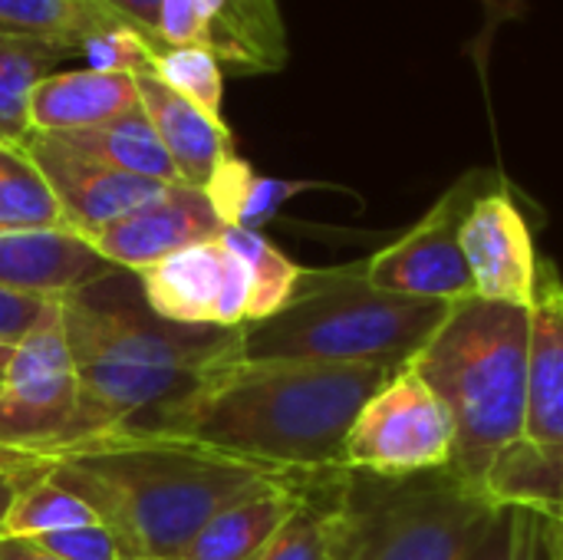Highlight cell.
I'll list each match as a JSON object with an SVG mask.
<instances>
[{
  "instance_id": "6da1fadb",
  "label": "cell",
  "mask_w": 563,
  "mask_h": 560,
  "mask_svg": "<svg viewBox=\"0 0 563 560\" xmlns=\"http://www.w3.org/2000/svg\"><path fill=\"white\" fill-rule=\"evenodd\" d=\"M389 373L386 366L241 360L214 370L195 393L106 432L181 439L277 472L320 475L343 469L346 432Z\"/></svg>"
},
{
  "instance_id": "7a4b0ae2",
  "label": "cell",
  "mask_w": 563,
  "mask_h": 560,
  "mask_svg": "<svg viewBox=\"0 0 563 560\" xmlns=\"http://www.w3.org/2000/svg\"><path fill=\"white\" fill-rule=\"evenodd\" d=\"M0 472L13 482L46 475L79 495L119 538L129 560H181L198 531L241 495L290 479L195 442L102 432L49 455L0 449Z\"/></svg>"
},
{
  "instance_id": "3957f363",
  "label": "cell",
  "mask_w": 563,
  "mask_h": 560,
  "mask_svg": "<svg viewBox=\"0 0 563 560\" xmlns=\"http://www.w3.org/2000/svg\"><path fill=\"white\" fill-rule=\"evenodd\" d=\"M528 347L531 307L468 297L449 307L409 363L452 416V469L478 488L495 462L525 439Z\"/></svg>"
},
{
  "instance_id": "277c9868",
  "label": "cell",
  "mask_w": 563,
  "mask_h": 560,
  "mask_svg": "<svg viewBox=\"0 0 563 560\" xmlns=\"http://www.w3.org/2000/svg\"><path fill=\"white\" fill-rule=\"evenodd\" d=\"M449 307L376 290L363 264L303 271L280 314L241 327V360L399 370L429 343Z\"/></svg>"
},
{
  "instance_id": "5b68a950",
  "label": "cell",
  "mask_w": 563,
  "mask_h": 560,
  "mask_svg": "<svg viewBox=\"0 0 563 560\" xmlns=\"http://www.w3.org/2000/svg\"><path fill=\"white\" fill-rule=\"evenodd\" d=\"M501 502L455 469L340 479L333 560H468Z\"/></svg>"
},
{
  "instance_id": "8992f818",
  "label": "cell",
  "mask_w": 563,
  "mask_h": 560,
  "mask_svg": "<svg viewBox=\"0 0 563 560\" xmlns=\"http://www.w3.org/2000/svg\"><path fill=\"white\" fill-rule=\"evenodd\" d=\"M73 363H125L211 373L241 363V330L168 323L142 297L139 277L119 271L59 297Z\"/></svg>"
},
{
  "instance_id": "52a82bcc",
  "label": "cell",
  "mask_w": 563,
  "mask_h": 560,
  "mask_svg": "<svg viewBox=\"0 0 563 560\" xmlns=\"http://www.w3.org/2000/svg\"><path fill=\"white\" fill-rule=\"evenodd\" d=\"M452 416L432 386L406 363L393 370L356 413L340 465L346 472L406 479L452 469Z\"/></svg>"
},
{
  "instance_id": "ba28073f",
  "label": "cell",
  "mask_w": 563,
  "mask_h": 560,
  "mask_svg": "<svg viewBox=\"0 0 563 560\" xmlns=\"http://www.w3.org/2000/svg\"><path fill=\"white\" fill-rule=\"evenodd\" d=\"M498 178L501 175L488 168L465 172L406 234L363 261L366 281L376 290L416 300L455 304L475 297L472 274L462 254V221L472 201Z\"/></svg>"
},
{
  "instance_id": "9c48e42d",
  "label": "cell",
  "mask_w": 563,
  "mask_h": 560,
  "mask_svg": "<svg viewBox=\"0 0 563 560\" xmlns=\"http://www.w3.org/2000/svg\"><path fill=\"white\" fill-rule=\"evenodd\" d=\"M79 403L76 363L63 330L59 300L20 340L0 373V449L43 452L69 429Z\"/></svg>"
},
{
  "instance_id": "30bf717a",
  "label": "cell",
  "mask_w": 563,
  "mask_h": 560,
  "mask_svg": "<svg viewBox=\"0 0 563 560\" xmlns=\"http://www.w3.org/2000/svg\"><path fill=\"white\" fill-rule=\"evenodd\" d=\"M462 254L475 297L531 307L541 281V257L531 224L505 178L485 188L462 221Z\"/></svg>"
},
{
  "instance_id": "8fae6325",
  "label": "cell",
  "mask_w": 563,
  "mask_h": 560,
  "mask_svg": "<svg viewBox=\"0 0 563 560\" xmlns=\"http://www.w3.org/2000/svg\"><path fill=\"white\" fill-rule=\"evenodd\" d=\"M23 152L33 158L53 198L59 201L66 228L82 238L132 215L135 208L148 201H158L172 188L165 182L129 175L96 158H86L43 132H30V139L23 142Z\"/></svg>"
},
{
  "instance_id": "7c38bea8",
  "label": "cell",
  "mask_w": 563,
  "mask_h": 560,
  "mask_svg": "<svg viewBox=\"0 0 563 560\" xmlns=\"http://www.w3.org/2000/svg\"><path fill=\"white\" fill-rule=\"evenodd\" d=\"M224 221L211 208L208 195L191 185H172L158 201L135 208L132 215L92 231L86 241L119 271H142L181 248L218 241Z\"/></svg>"
},
{
  "instance_id": "4fadbf2b",
  "label": "cell",
  "mask_w": 563,
  "mask_h": 560,
  "mask_svg": "<svg viewBox=\"0 0 563 560\" xmlns=\"http://www.w3.org/2000/svg\"><path fill=\"white\" fill-rule=\"evenodd\" d=\"M119 274L82 234L66 228L0 231V287L59 300Z\"/></svg>"
},
{
  "instance_id": "5bb4252c",
  "label": "cell",
  "mask_w": 563,
  "mask_h": 560,
  "mask_svg": "<svg viewBox=\"0 0 563 560\" xmlns=\"http://www.w3.org/2000/svg\"><path fill=\"white\" fill-rule=\"evenodd\" d=\"M135 89L181 182L191 188H205L211 175L234 155V135L224 119L208 116L205 109L168 89L155 73H139Z\"/></svg>"
},
{
  "instance_id": "9a60e30c",
  "label": "cell",
  "mask_w": 563,
  "mask_h": 560,
  "mask_svg": "<svg viewBox=\"0 0 563 560\" xmlns=\"http://www.w3.org/2000/svg\"><path fill=\"white\" fill-rule=\"evenodd\" d=\"M525 442L563 446V284L554 264H541L531 304Z\"/></svg>"
},
{
  "instance_id": "2e32d148",
  "label": "cell",
  "mask_w": 563,
  "mask_h": 560,
  "mask_svg": "<svg viewBox=\"0 0 563 560\" xmlns=\"http://www.w3.org/2000/svg\"><path fill=\"white\" fill-rule=\"evenodd\" d=\"M313 479L317 475H290L241 495L198 531L181 560H257L297 512Z\"/></svg>"
},
{
  "instance_id": "e0dca14e",
  "label": "cell",
  "mask_w": 563,
  "mask_h": 560,
  "mask_svg": "<svg viewBox=\"0 0 563 560\" xmlns=\"http://www.w3.org/2000/svg\"><path fill=\"white\" fill-rule=\"evenodd\" d=\"M135 76L129 73H99V69H73L49 73L36 83L30 99V125L33 132L56 135L92 129L122 112L139 109Z\"/></svg>"
},
{
  "instance_id": "ac0fdd59",
  "label": "cell",
  "mask_w": 563,
  "mask_h": 560,
  "mask_svg": "<svg viewBox=\"0 0 563 560\" xmlns=\"http://www.w3.org/2000/svg\"><path fill=\"white\" fill-rule=\"evenodd\" d=\"M224 254L221 241H201L135 271L152 314L181 327H214Z\"/></svg>"
},
{
  "instance_id": "d6986e66",
  "label": "cell",
  "mask_w": 563,
  "mask_h": 560,
  "mask_svg": "<svg viewBox=\"0 0 563 560\" xmlns=\"http://www.w3.org/2000/svg\"><path fill=\"white\" fill-rule=\"evenodd\" d=\"M208 13L205 50L238 73H280L290 59L277 0H201Z\"/></svg>"
},
{
  "instance_id": "ffe728a7",
  "label": "cell",
  "mask_w": 563,
  "mask_h": 560,
  "mask_svg": "<svg viewBox=\"0 0 563 560\" xmlns=\"http://www.w3.org/2000/svg\"><path fill=\"white\" fill-rule=\"evenodd\" d=\"M53 139L59 145L86 155V158H96V162L109 165V168L142 175V178H152V182H165V185H185L142 106L132 109V112H122L119 119L92 125V129L56 132Z\"/></svg>"
},
{
  "instance_id": "44dd1931",
  "label": "cell",
  "mask_w": 563,
  "mask_h": 560,
  "mask_svg": "<svg viewBox=\"0 0 563 560\" xmlns=\"http://www.w3.org/2000/svg\"><path fill=\"white\" fill-rule=\"evenodd\" d=\"M109 26L122 23L96 0H0V36L40 40L69 56H79L82 43Z\"/></svg>"
},
{
  "instance_id": "7402d4cb",
  "label": "cell",
  "mask_w": 563,
  "mask_h": 560,
  "mask_svg": "<svg viewBox=\"0 0 563 560\" xmlns=\"http://www.w3.org/2000/svg\"><path fill=\"white\" fill-rule=\"evenodd\" d=\"M317 188L313 182H284V178H267L257 175L251 168V162L231 155L214 175L211 182L201 188L211 201V208L218 211V218L224 221V228H247L257 231L261 224H267L284 201H290L294 195Z\"/></svg>"
},
{
  "instance_id": "603a6c76",
  "label": "cell",
  "mask_w": 563,
  "mask_h": 560,
  "mask_svg": "<svg viewBox=\"0 0 563 560\" xmlns=\"http://www.w3.org/2000/svg\"><path fill=\"white\" fill-rule=\"evenodd\" d=\"M63 56H69L59 46L40 43V40H16L0 36V145L23 149L30 139V99L40 79L49 76V66H56Z\"/></svg>"
},
{
  "instance_id": "cb8c5ba5",
  "label": "cell",
  "mask_w": 563,
  "mask_h": 560,
  "mask_svg": "<svg viewBox=\"0 0 563 560\" xmlns=\"http://www.w3.org/2000/svg\"><path fill=\"white\" fill-rule=\"evenodd\" d=\"M343 469L317 475L287 518V525L274 535V541L257 560H333V528H336V502H340Z\"/></svg>"
},
{
  "instance_id": "d4e9b609",
  "label": "cell",
  "mask_w": 563,
  "mask_h": 560,
  "mask_svg": "<svg viewBox=\"0 0 563 560\" xmlns=\"http://www.w3.org/2000/svg\"><path fill=\"white\" fill-rule=\"evenodd\" d=\"M485 488L498 502L563 508V446H511L488 472Z\"/></svg>"
},
{
  "instance_id": "484cf974",
  "label": "cell",
  "mask_w": 563,
  "mask_h": 560,
  "mask_svg": "<svg viewBox=\"0 0 563 560\" xmlns=\"http://www.w3.org/2000/svg\"><path fill=\"white\" fill-rule=\"evenodd\" d=\"M218 241L231 254H238L247 264V271H251V310H247V323H261V320L280 314L290 304V297H294V290L300 284L303 267L294 264L280 248H274L261 231L224 228L218 234Z\"/></svg>"
},
{
  "instance_id": "4316f807",
  "label": "cell",
  "mask_w": 563,
  "mask_h": 560,
  "mask_svg": "<svg viewBox=\"0 0 563 560\" xmlns=\"http://www.w3.org/2000/svg\"><path fill=\"white\" fill-rule=\"evenodd\" d=\"M89 525H102V521L79 495H73L69 488H63L46 475H26L16 482V495L3 521V535L40 538V535L89 528Z\"/></svg>"
},
{
  "instance_id": "83f0119b",
  "label": "cell",
  "mask_w": 563,
  "mask_h": 560,
  "mask_svg": "<svg viewBox=\"0 0 563 560\" xmlns=\"http://www.w3.org/2000/svg\"><path fill=\"white\" fill-rule=\"evenodd\" d=\"M30 228H66V221L33 158L23 149L0 145V231Z\"/></svg>"
},
{
  "instance_id": "f1b7e54d",
  "label": "cell",
  "mask_w": 563,
  "mask_h": 560,
  "mask_svg": "<svg viewBox=\"0 0 563 560\" xmlns=\"http://www.w3.org/2000/svg\"><path fill=\"white\" fill-rule=\"evenodd\" d=\"M152 73L168 89H175L178 96H185L188 102H195L208 116L221 119L224 76H221V63H218V56L211 50H205V46L158 50L155 59H152Z\"/></svg>"
},
{
  "instance_id": "f546056e",
  "label": "cell",
  "mask_w": 563,
  "mask_h": 560,
  "mask_svg": "<svg viewBox=\"0 0 563 560\" xmlns=\"http://www.w3.org/2000/svg\"><path fill=\"white\" fill-rule=\"evenodd\" d=\"M468 560H548L541 512L531 505L501 502L485 541Z\"/></svg>"
},
{
  "instance_id": "4dcf8cb0",
  "label": "cell",
  "mask_w": 563,
  "mask_h": 560,
  "mask_svg": "<svg viewBox=\"0 0 563 560\" xmlns=\"http://www.w3.org/2000/svg\"><path fill=\"white\" fill-rule=\"evenodd\" d=\"M79 56H86L89 69L139 76V73H152L155 46L129 26H109V30L89 36L82 43Z\"/></svg>"
},
{
  "instance_id": "1f68e13d",
  "label": "cell",
  "mask_w": 563,
  "mask_h": 560,
  "mask_svg": "<svg viewBox=\"0 0 563 560\" xmlns=\"http://www.w3.org/2000/svg\"><path fill=\"white\" fill-rule=\"evenodd\" d=\"M40 548L63 560H125L119 538L106 525H89V528H73V531H56V535H40L33 538Z\"/></svg>"
},
{
  "instance_id": "d6a6232c",
  "label": "cell",
  "mask_w": 563,
  "mask_h": 560,
  "mask_svg": "<svg viewBox=\"0 0 563 560\" xmlns=\"http://www.w3.org/2000/svg\"><path fill=\"white\" fill-rule=\"evenodd\" d=\"M247 310H251V271L238 254L228 251L224 271H221V290H218V304H214V327L241 330L247 323Z\"/></svg>"
},
{
  "instance_id": "836d02e7",
  "label": "cell",
  "mask_w": 563,
  "mask_h": 560,
  "mask_svg": "<svg viewBox=\"0 0 563 560\" xmlns=\"http://www.w3.org/2000/svg\"><path fill=\"white\" fill-rule=\"evenodd\" d=\"M49 304H53L49 297H33L0 287V347H16L20 340H26L43 320V314L49 310Z\"/></svg>"
},
{
  "instance_id": "e575fe53",
  "label": "cell",
  "mask_w": 563,
  "mask_h": 560,
  "mask_svg": "<svg viewBox=\"0 0 563 560\" xmlns=\"http://www.w3.org/2000/svg\"><path fill=\"white\" fill-rule=\"evenodd\" d=\"M208 13L201 0H162V46H205Z\"/></svg>"
},
{
  "instance_id": "d590c367",
  "label": "cell",
  "mask_w": 563,
  "mask_h": 560,
  "mask_svg": "<svg viewBox=\"0 0 563 560\" xmlns=\"http://www.w3.org/2000/svg\"><path fill=\"white\" fill-rule=\"evenodd\" d=\"M102 10H109L122 26H132L139 36H145L155 53L162 46V0H96Z\"/></svg>"
},
{
  "instance_id": "8d00e7d4",
  "label": "cell",
  "mask_w": 563,
  "mask_h": 560,
  "mask_svg": "<svg viewBox=\"0 0 563 560\" xmlns=\"http://www.w3.org/2000/svg\"><path fill=\"white\" fill-rule=\"evenodd\" d=\"M0 560H63L49 554L46 548H40L33 538H10L0 535Z\"/></svg>"
},
{
  "instance_id": "74e56055",
  "label": "cell",
  "mask_w": 563,
  "mask_h": 560,
  "mask_svg": "<svg viewBox=\"0 0 563 560\" xmlns=\"http://www.w3.org/2000/svg\"><path fill=\"white\" fill-rule=\"evenodd\" d=\"M541 518H544V551H548V560H563V521L544 515V512H541Z\"/></svg>"
},
{
  "instance_id": "f35d334b",
  "label": "cell",
  "mask_w": 563,
  "mask_h": 560,
  "mask_svg": "<svg viewBox=\"0 0 563 560\" xmlns=\"http://www.w3.org/2000/svg\"><path fill=\"white\" fill-rule=\"evenodd\" d=\"M13 495H16V482L0 472V535H3V521H7V512L13 505Z\"/></svg>"
},
{
  "instance_id": "ab89813d",
  "label": "cell",
  "mask_w": 563,
  "mask_h": 560,
  "mask_svg": "<svg viewBox=\"0 0 563 560\" xmlns=\"http://www.w3.org/2000/svg\"><path fill=\"white\" fill-rule=\"evenodd\" d=\"M10 353H13V347H0V373H3V366L10 360Z\"/></svg>"
},
{
  "instance_id": "60d3db41",
  "label": "cell",
  "mask_w": 563,
  "mask_h": 560,
  "mask_svg": "<svg viewBox=\"0 0 563 560\" xmlns=\"http://www.w3.org/2000/svg\"><path fill=\"white\" fill-rule=\"evenodd\" d=\"M531 508H534V505H531ZM538 512H544V515H551V518L563 521V508H538Z\"/></svg>"
},
{
  "instance_id": "b9f144b4",
  "label": "cell",
  "mask_w": 563,
  "mask_h": 560,
  "mask_svg": "<svg viewBox=\"0 0 563 560\" xmlns=\"http://www.w3.org/2000/svg\"><path fill=\"white\" fill-rule=\"evenodd\" d=\"M125 560H129V558H125Z\"/></svg>"
}]
</instances>
